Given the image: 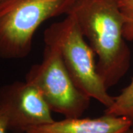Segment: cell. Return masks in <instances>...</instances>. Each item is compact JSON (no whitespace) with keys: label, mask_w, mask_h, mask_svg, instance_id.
I'll use <instances>...</instances> for the list:
<instances>
[{"label":"cell","mask_w":133,"mask_h":133,"mask_svg":"<svg viewBox=\"0 0 133 133\" xmlns=\"http://www.w3.org/2000/svg\"><path fill=\"white\" fill-rule=\"evenodd\" d=\"M69 13L97 56L98 71L107 87L115 86L127 73L131 58L118 1L76 0Z\"/></svg>","instance_id":"obj_1"},{"label":"cell","mask_w":133,"mask_h":133,"mask_svg":"<svg viewBox=\"0 0 133 133\" xmlns=\"http://www.w3.org/2000/svg\"><path fill=\"white\" fill-rule=\"evenodd\" d=\"M76 0H2L0 2V58L26 57L34 34L48 19L67 14Z\"/></svg>","instance_id":"obj_2"},{"label":"cell","mask_w":133,"mask_h":133,"mask_svg":"<svg viewBox=\"0 0 133 133\" xmlns=\"http://www.w3.org/2000/svg\"><path fill=\"white\" fill-rule=\"evenodd\" d=\"M44 41L57 47L72 79L84 93L106 108L112 104L114 97L109 94V88L98 71L95 52L73 14L69 13L63 20L46 29Z\"/></svg>","instance_id":"obj_3"},{"label":"cell","mask_w":133,"mask_h":133,"mask_svg":"<svg viewBox=\"0 0 133 133\" xmlns=\"http://www.w3.org/2000/svg\"><path fill=\"white\" fill-rule=\"evenodd\" d=\"M25 80L36 86L50 109L65 118H79L90 98L76 86L66 70L58 48L45 43L42 62L31 66Z\"/></svg>","instance_id":"obj_4"},{"label":"cell","mask_w":133,"mask_h":133,"mask_svg":"<svg viewBox=\"0 0 133 133\" xmlns=\"http://www.w3.org/2000/svg\"><path fill=\"white\" fill-rule=\"evenodd\" d=\"M0 105L8 120V129L25 133L28 129L52 122L48 102L36 86L26 80L0 87Z\"/></svg>","instance_id":"obj_5"},{"label":"cell","mask_w":133,"mask_h":133,"mask_svg":"<svg viewBox=\"0 0 133 133\" xmlns=\"http://www.w3.org/2000/svg\"><path fill=\"white\" fill-rule=\"evenodd\" d=\"M133 121L126 116L106 114L95 118H65L61 121L33 127L25 133H125Z\"/></svg>","instance_id":"obj_6"},{"label":"cell","mask_w":133,"mask_h":133,"mask_svg":"<svg viewBox=\"0 0 133 133\" xmlns=\"http://www.w3.org/2000/svg\"><path fill=\"white\" fill-rule=\"evenodd\" d=\"M106 114L126 116L133 120V78L121 92L114 97L112 104L106 108Z\"/></svg>","instance_id":"obj_7"},{"label":"cell","mask_w":133,"mask_h":133,"mask_svg":"<svg viewBox=\"0 0 133 133\" xmlns=\"http://www.w3.org/2000/svg\"><path fill=\"white\" fill-rule=\"evenodd\" d=\"M124 19V33L126 40L133 42V0H117Z\"/></svg>","instance_id":"obj_8"},{"label":"cell","mask_w":133,"mask_h":133,"mask_svg":"<svg viewBox=\"0 0 133 133\" xmlns=\"http://www.w3.org/2000/svg\"><path fill=\"white\" fill-rule=\"evenodd\" d=\"M7 130H8V120L0 105V133H7Z\"/></svg>","instance_id":"obj_9"},{"label":"cell","mask_w":133,"mask_h":133,"mask_svg":"<svg viewBox=\"0 0 133 133\" xmlns=\"http://www.w3.org/2000/svg\"><path fill=\"white\" fill-rule=\"evenodd\" d=\"M125 133H133V124L132 126V127L129 129V130H127Z\"/></svg>","instance_id":"obj_10"},{"label":"cell","mask_w":133,"mask_h":133,"mask_svg":"<svg viewBox=\"0 0 133 133\" xmlns=\"http://www.w3.org/2000/svg\"><path fill=\"white\" fill-rule=\"evenodd\" d=\"M2 0H0V2H2Z\"/></svg>","instance_id":"obj_11"},{"label":"cell","mask_w":133,"mask_h":133,"mask_svg":"<svg viewBox=\"0 0 133 133\" xmlns=\"http://www.w3.org/2000/svg\"></svg>","instance_id":"obj_12"}]
</instances>
